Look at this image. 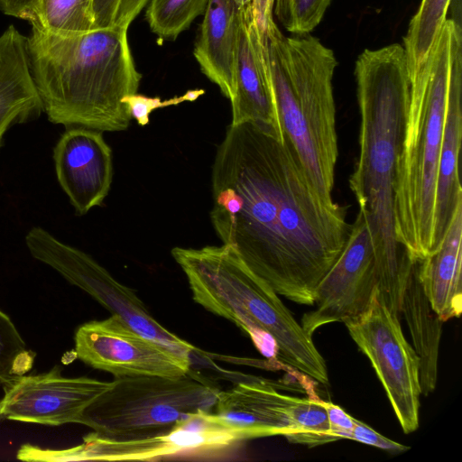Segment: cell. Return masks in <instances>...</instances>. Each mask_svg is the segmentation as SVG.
Instances as JSON below:
<instances>
[{"mask_svg":"<svg viewBox=\"0 0 462 462\" xmlns=\"http://www.w3.org/2000/svg\"><path fill=\"white\" fill-rule=\"evenodd\" d=\"M34 356L10 317L0 310V385L28 372Z\"/></svg>","mask_w":462,"mask_h":462,"instance_id":"26","label":"cell"},{"mask_svg":"<svg viewBox=\"0 0 462 462\" xmlns=\"http://www.w3.org/2000/svg\"><path fill=\"white\" fill-rule=\"evenodd\" d=\"M349 439L390 452L400 453L409 449L408 446H404L381 435L356 418H354V426Z\"/></svg>","mask_w":462,"mask_h":462,"instance_id":"29","label":"cell"},{"mask_svg":"<svg viewBox=\"0 0 462 462\" xmlns=\"http://www.w3.org/2000/svg\"><path fill=\"white\" fill-rule=\"evenodd\" d=\"M211 180L223 244L278 295L312 306L346 241L347 208L319 194L282 134L254 122L229 125Z\"/></svg>","mask_w":462,"mask_h":462,"instance_id":"1","label":"cell"},{"mask_svg":"<svg viewBox=\"0 0 462 462\" xmlns=\"http://www.w3.org/2000/svg\"><path fill=\"white\" fill-rule=\"evenodd\" d=\"M32 25L55 34L96 29L94 0H39Z\"/></svg>","mask_w":462,"mask_h":462,"instance_id":"23","label":"cell"},{"mask_svg":"<svg viewBox=\"0 0 462 462\" xmlns=\"http://www.w3.org/2000/svg\"><path fill=\"white\" fill-rule=\"evenodd\" d=\"M230 125L254 122L282 134L272 88L264 32L254 16L252 4L242 7L238 60Z\"/></svg>","mask_w":462,"mask_h":462,"instance_id":"16","label":"cell"},{"mask_svg":"<svg viewBox=\"0 0 462 462\" xmlns=\"http://www.w3.org/2000/svg\"><path fill=\"white\" fill-rule=\"evenodd\" d=\"M192 298L206 310L244 331L270 361L328 384L325 359L278 294L228 245L173 247Z\"/></svg>","mask_w":462,"mask_h":462,"instance_id":"4","label":"cell"},{"mask_svg":"<svg viewBox=\"0 0 462 462\" xmlns=\"http://www.w3.org/2000/svg\"><path fill=\"white\" fill-rule=\"evenodd\" d=\"M371 362L404 433L419 428V359L406 340L400 319L374 292L368 307L343 322Z\"/></svg>","mask_w":462,"mask_h":462,"instance_id":"9","label":"cell"},{"mask_svg":"<svg viewBox=\"0 0 462 462\" xmlns=\"http://www.w3.org/2000/svg\"><path fill=\"white\" fill-rule=\"evenodd\" d=\"M290 415L295 433L286 438L288 441L310 448L335 441L322 400L295 396Z\"/></svg>","mask_w":462,"mask_h":462,"instance_id":"25","label":"cell"},{"mask_svg":"<svg viewBox=\"0 0 462 462\" xmlns=\"http://www.w3.org/2000/svg\"><path fill=\"white\" fill-rule=\"evenodd\" d=\"M209 0H148L145 17L151 31L162 41H174L204 14Z\"/></svg>","mask_w":462,"mask_h":462,"instance_id":"24","label":"cell"},{"mask_svg":"<svg viewBox=\"0 0 462 462\" xmlns=\"http://www.w3.org/2000/svg\"><path fill=\"white\" fill-rule=\"evenodd\" d=\"M234 1H235V3H236L238 6H240V7H244V6H245V5H249V4H252V1H253V0H234Z\"/></svg>","mask_w":462,"mask_h":462,"instance_id":"34","label":"cell"},{"mask_svg":"<svg viewBox=\"0 0 462 462\" xmlns=\"http://www.w3.org/2000/svg\"><path fill=\"white\" fill-rule=\"evenodd\" d=\"M219 391L191 370L179 377H115L111 386L84 410L79 423L110 439L160 435L189 415L212 412Z\"/></svg>","mask_w":462,"mask_h":462,"instance_id":"7","label":"cell"},{"mask_svg":"<svg viewBox=\"0 0 462 462\" xmlns=\"http://www.w3.org/2000/svg\"><path fill=\"white\" fill-rule=\"evenodd\" d=\"M147 2L148 0H121L114 26L128 29Z\"/></svg>","mask_w":462,"mask_h":462,"instance_id":"33","label":"cell"},{"mask_svg":"<svg viewBox=\"0 0 462 462\" xmlns=\"http://www.w3.org/2000/svg\"><path fill=\"white\" fill-rule=\"evenodd\" d=\"M462 203L436 250L419 261V277L434 311L441 320L462 311Z\"/></svg>","mask_w":462,"mask_h":462,"instance_id":"20","label":"cell"},{"mask_svg":"<svg viewBox=\"0 0 462 462\" xmlns=\"http://www.w3.org/2000/svg\"><path fill=\"white\" fill-rule=\"evenodd\" d=\"M25 245L34 259L88 293L134 330L184 356L190 357L196 350L190 343L159 323L132 289L116 281L88 254L60 241L40 226L28 231Z\"/></svg>","mask_w":462,"mask_h":462,"instance_id":"8","label":"cell"},{"mask_svg":"<svg viewBox=\"0 0 462 462\" xmlns=\"http://www.w3.org/2000/svg\"><path fill=\"white\" fill-rule=\"evenodd\" d=\"M331 0H274V14L283 27L299 35L311 32L321 21Z\"/></svg>","mask_w":462,"mask_h":462,"instance_id":"27","label":"cell"},{"mask_svg":"<svg viewBox=\"0 0 462 462\" xmlns=\"http://www.w3.org/2000/svg\"><path fill=\"white\" fill-rule=\"evenodd\" d=\"M462 32L452 41L448 99L439 153L433 226V250L440 244L452 217L462 203L458 159L462 141ZM431 252V253H432Z\"/></svg>","mask_w":462,"mask_h":462,"instance_id":"17","label":"cell"},{"mask_svg":"<svg viewBox=\"0 0 462 462\" xmlns=\"http://www.w3.org/2000/svg\"><path fill=\"white\" fill-rule=\"evenodd\" d=\"M323 404L327 410L330 433L335 441L342 439H349L354 426V418L331 402L323 401Z\"/></svg>","mask_w":462,"mask_h":462,"instance_id":"30","label":"cell"},{"mask_svg":"<svg viewBox=\"0 0 462 462\" xmlns=\"http://www.w3.org/2000/svg\"><path fill=\"white\" fill-rule=\"evenodd\" d=\"M355 76L359 152L349 187L371 233L379 297L398 310L416 262L396 238L393 211L396 162L411 88L403 46L365 50L356 61Z\"/></svg>","mask_w":462,"mask_h":462,"instance_id":"2","label":"cell"},{"mask_svg":"<svg viewBox=\"0 0 462 462\" xmlns=\"http://www.w3.org/2000/svg\"><path fill=\"white\" fill-rule=\"evenodd\" d=\"M240 441L212 412H199L189 415L163 434L117 440L92 431L81 444L65 449L23 444L17 450L16 458L30 462L147 461L190 451L221 449Z\"/></svg>","mask_w":462,"mask_h":462,"instance_id":"10","label":"cell"},{"mask_svg":"<svg viewBox=\"0 0 462 462\" xmlns=\"http://www.w3.org/2000/svg\"><path fill=\"white\" fill-rule=\"evenodd\" d=\"M204 89H189L180 96L162 100L159 97H152L141 94H133L123 98L131 118H134L140 126L150 123V115L156 109L171 106H177L183 102H192L204 95Z\"/></svg>","mask_w":462,"mask_h":462,"instance_id":"28","label":"cell"},{"mask_svg":"<svg viewBox=\"0 0 462 462\" xmlns=\"http://www.w3.org/2000/svg\"><path fill=\"white\" fill-rule=\"evenodd\" d=\"M460 23L447 18L411 78L404 128L396 162L394 226L413 261L433 250L438 168L448 99L452 41Z\"/></svg>","mask_w":462,"mask_h":462,"instance_id":"5","label":"cell"},{"mask_svg":"<svg viewBox=\"0 0 462 462\" xmlns=\"http://www.w3.org/2000/svg\"><path fill=\"white\" fill-rule=\"evenodd\" d=\"M295 396L282 393L274 382L256 379L219 391L212 411L215 419L241 441L295 433L290 407Z\"/></svg>","mask_w":462,"mask_h":462,"instance_id":"15","label":"cell"},{"mask_svg":"<svg viewBox=\"0 0 462 462\" xmlns=\"http://www.w3.org/2000/svg\"><path fill=\"white\" fill-rule=\"evenodd\" d=\"M378 287L371 233L358 211L340 254L316 289L313 310L301 318V327L312 336L324 325L358 316L368 307Z\"/></svg>","mask_w":462,"mask_h":462,"instance_id":"11","label":"cell"},{"mask_svg":"<svg viewBox=\"0 0 462 462\" xmlns=\"http://www.w3.org/2000/svg\"><path fill=\"white\" fill-rule=\"evenodd\" d=\"M193 54L202 73L231 100L235 95L242 7L234 0H209Z\"/></svg>","mask_w":462,"mask_h":462,"instance_id":"18","label":"cell"},{"mask_svg":"<svg viewBox=\"0 0 462 462\" xmlns=\"http://www.w3.org/2000/svg\"><path fill=\"white\" fill-rule=\"evenodd\" d=\"M127 30L109 26L55 34L32 25L29 65L50 122L100 132L128 128L131 116L122 100L137 93L142 74Z\"/></svg>","mask_w":462,"mask_h":462,"instance_id":"3","label":"cell"},{"mask_svg":"<svg viewBox=\"0 0 462 462\" xmlns=\"http://www.w3.org/2000/svg\"><path fill=\"white\" fill-rule=\"evenodd\" d=\"M416 261L402 292L401 310L419 359L420 393L434 392L438 381L439 350L443 321L432 309L419 277Z\"/></svg>","mask_w":462,"mask_h":462,"instance_id":"21","label":"cell"},{"mask_svg":"<svg viewBox=\"0 0 462 462\" xmlns=\"http://www.w3.org/2000/svg\"><path fill=\"white\" fill-rule=\"evenodd\" d=\"M38 3L39 0H0V9L7 15L24 19L31 23Z\"/></svg>","mask_w":462,"mask_h":462,"instance_id":"31","label":"cell"},{"mask_svg":"<svg viewBox=\"0 0 462 462\" xmlns=\"http://www.w3.org/2000/svg\"><path fill=\"white\" fill-rule=\"evenodd\" d=\"M43 112L29 65L27 38L11 25L0 36V150L14 125Z\"/></svg>","mask_w":462,"mask_h":462,"instance_id":"19","label":"cell"},{"mask_svg":"<svg viewBox=\"0 0 462 462\" xmlns=\"http://www.w3.org/2000/svg\"><path fill=\"white\" fill-rule=\"evenodd\" d=\"M264 37L282 135L319 194L333 201L338 157L332 85L337 59L313 36L285 37L273 20Z\"/></svg>","mask_w":462,"mask_h":462,"instance_id":"6","label":"cell"},{"mask_svg":"<svg viewBox=\"0 0 462 462\" xmlns=\"http://www.w3.org/2000/svg\"><path fill=\"white\" fill-rule=\"evenodd\" d=\"M111 384L86 376L65 377L59 365L42 374L14 375L3 384L0 421L79 423L84 410Z\"/></svg>","mask_w":462,"mask_h":462,"instance_id":"13","label":"cell"},{"mask_svg":"<svg viewBox=\"0 0 462 462\" xmlns=\"http://www.w3.org/2000/svg\"><path fill=\"white\" fill-rule=\"evenodd\" d=\"M451 0H422L410 22L403 38L409 73L412 78L427 58L429 51L448 18Z\"/></svg>","mask_w":462,"mask_h":462,"instance_id":"22","label":"cell"},{"mask_svg":"<svg viewBox=\"0 0 462 462\" xmlns=\"http://www.w3.org/2000/svg\"><path fill=\"white\" fill-rule=\"evenodd\" d=\"M57 180L79 216L102 205L113 180L112 150L102 132L67 127L53 148Z\"/></svg>","mask_w":462,"mask_h":462,"instance_id":"14","label":"cell"},{"mask_svg":"<svg viewBox=\"0 0 462 462\" xmlns=\"http://www.w3.org/2000/svg\"><path fill=\"white\" fill-rule=\"evenodd\" d=\"M74 340L79 360L115 377H179L191 370L189 356L143 336L116 315L80 325Z\"/></svg>","mask_w":462,"mask_h":462,"instance_id":"12","label":"cell"},{"mask_svg":"<svg viewBox=\"0 0 462 462\" xmlns=\"http://www.w3.org/2000/svg\"><path fill=\"white\" fill-rule=\"evenodd\" d=\"M121 0H94L96 28L114 26Z\"/></svg>","mask_w":462,"mask_h":462,"instance_id":"32","label":"cell"}]
</instances>
